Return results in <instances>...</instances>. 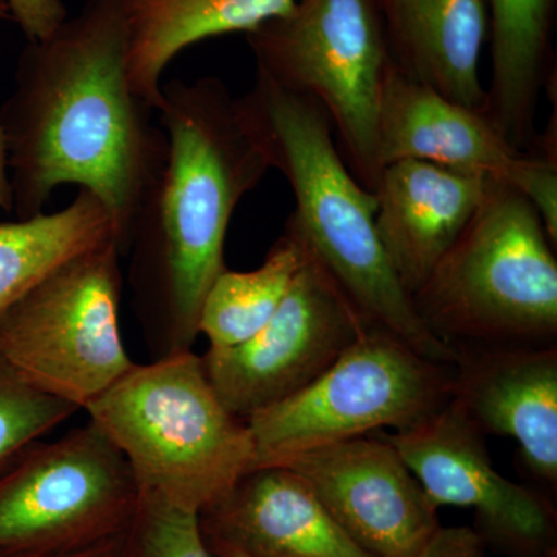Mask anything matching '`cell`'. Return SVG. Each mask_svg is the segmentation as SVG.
I'll use <instances>...</instances> for the list:
<instances>
[{
  "instance_id": "cell-1",
  "label": "cell",
  "mask_w": 557,
  "mask_h": 557,
  "mask_svg": "<svg viewBox=\"0 0 557 557\" xmlns=\"http://www.w3.org/2000/svg\"><path fill=\"white\" fill-rule=\"evenodd\" d=\"M156 110L127 76L123 0H86L46 39L28 42L0 109L13 212L46 211L61 186L108 209L121 252L168 153Z\"/></svg>"
},
{
  "instance_id": "cell-2",
  "label": "cell",
  "mask_w": 557,
  "mask_h": 557,
  "mask_svg": "<svg viewBox=\"0 0 557 557\" xmlns=\"http://www.w3.org/2000/svg\"><path fill=\"white\" fill-rule=\"evenodd\" d=\"M156 113L166 160L139 203L124 252L153 359L193 350L208 289L226 269L231 218L270 171L222 79L163 84Z\"/></svg>"
},
{
  "instance_id": "cell-3",
  "label": "cell",
  "mask_w": 557,
  "mask_h": 557,
  "mask_svg": "<svg viewBox=\"0 0 557 557\" xmlns=\"http://www.w3.org/2000/svg\"><path fill=\"white\" fill-rule=\"evenodd\" d=\"M236 108L270 170L281 172L295 194L285 230L324 267L362 321L421 357L456 364L457 351L424 325L399 284L376 234L375 194L348 170L325 110L259 70Z\"/></svg>"
},
{
  "instance_id": "cell-4",
  "label": "cell",
  "mask_w": 557,
  "mask_h": 557,
  "mask_svg": "<svg viewBox=\"0 0 557 557\" xmlns=\"http://www.w3.org/2000/svg\"><path fill=\"white\" fill-rule=\"evenodd\" d=\"M84 410L141 491L193 515L228 496L258 461L247 420L223 405L193 350L135 362Z\"/></svg>"
},
{
  "instance_id": "cell-5",
  "label": "cell",
  "mask_w": 557,
  "mask_h": 557,
  "mask_svg": "<svg viewBox=\"0 0 557 557\" xmlns=\"http://www.w3.org/2000/svg\"><path fill=\"white\" fill-rule=\"evenodd\" d=\"M523 194L493 180L482 207L412 296L446 346H552L557 338V260Z\"/></svg>"
},
{
  "instance_id": "cell-6",
  "label": "cell",
  "mask_w": 557,
  "mask_h": 557,
  "mask_svg": "<svg viewBox=\"0 0 557 557\" xmlns=\"http://www.w3.org/2000/svg\"><path fill=\"white\" fill-rule=\"evenodd\" d=\"M259 72L321 106L359 185L381 174L380 112L391 47L376 0H296L248 33Z\"/></svg>"
},
{
  "instance_id": "cell-7",
  "label": "cell",
  "mask_w": 557,
  "mask_h": 557,
  "mask_svg": "<svg viewBox=\"0 0 557 557\" xmlns=\"http://www.w3.org/2000/svg\"><path fill=\"white\" fill-rule=\"evenodd\" d=\"M453 380L454 366L421 357L387 330L366 325L313 383L247 418L256 468L384 428L417 426L453 399Z\"/></svg>"
},
{
  "instance_id": "cell-8",
  "label": "cell",
  "mask_w": 557,
  "mask_h": 557,
  "mask_svg": "<svg viewBox=\"0 0 557 557\" xmlns=\"http://www.w3.org/2000/svg\"><path fill=\"white\" fill-rule=\"evenodd\" d=\"M115 240L54 271L0 318V351L28 383L84 410L135 362L121 338Z\"/></svg>"
},
{
  "instance_id": "cell-9",
  "label": "cell",
  "mask_w": 557,
  "mask_h": 557,
  "mask_svg": "<svg viewBox=\"0 0 557 557\" xmlns=\"http://www.w3.org/2000/svg\"><path fill=\"white\" fill-rule=\"evenodd\" d=\"M141 487L97 423L33 443L0 469V549L60 553L129 530Z\"/></svg>"
},
{
  "instance_id": "cell-10",
  "label": "cell",
  "mask_w": 557,
  "mask_h": 557,
  "mask_svg": "<svg viewBox=\"0 0 557 557\" xmlns=\"http://www.w3.org/2000/svg\"><path fill=\"white\" fill-rule=\"evenodd\" d=\"M277 467L298 472L339 527L372 556H485L474 530L440 523L438 508L381 435L307 450Z\"/></svg>"
},
{
  "instance_id": "cell-11",
  "label": "cell",
  "mask_w": 557,
  "mask_h": 557,
  "mask_svg": "<svg viewBox=\"0 0 557 557\" xmlns=\"http://www.w3.org/2000/svg\"><path fill=\"white\" fill-rule=\"evenodd\" d=\"M366 325L309 252L265 327L237 346L209 347L201 364L223 405L247 420L313 383Z\"/></svg>"
},
{
  "instance_id": "cell-12",
  "label": "cell",
  "mask_w": 557,
  "mask_h": 557,
  "mask_svg": "<svg viewBox=\"0 0 557 557\" xmlns=\"http://www.w3.org/2000/svg\"><path fill=\"white\" fill-rule=\"evenodd\" d=\"M403 458L435 507L471 508L485 547L509 557H542L557 549L552 502L498 474L485 435L450 399L417 426L380 434Z\"/></svg>"
},
{
  "instance_id": "cell-13",
  "label": "cell",
  "mask_w": 557,
  "mask_h": 557,
  "mask_svg": "<svg viewBox=\"0 0 557 557\" xmlns=\"http://www.w3.org/2000/svg\"><path fill=\"white\" fill-rule=\"evenodd\" d=\"M381 170L421 160L508 183L531 201L557 245V161L520 152L479 110L442 97L392 62L380 112Z\"/></svg>"
},
{
  "instance_id": "cell-14",
  "label": "cell",
  "mask_w": 557,
  "mask_h": 557,
  "mask_svg": "<svg viewBox=\"0 0 557 557\" xmlns=\"http://www.w3.org/2000/svg\"><path fill=\"white\" fill-rule=\"evenodd\" d=\"M453 401L483 435L519 443L534 478L557 485V346L458 347Z\"/></svg>"
},
{
  "instance_id": "cell-15",
  "label": "cell",
  "mask_w": 557,
  "mask_h": 557,
  "mask_svg": "<svg viewBox=\"0 0 557 557\" xmlns=\"http://www.w3.org/2000/svg\"><path fill=\"white\" fill-rule=\"evenodd\" d=\"M491 182L421 160H398L381 170L373 190L375 230L410 298L482 207Z\"/></svg>"
},
{
  "instance_id": "cell-16",
  "label": "cell",
  "mask_w": 557,
  "mask_h": 557,
  "mask_svg": "<svg viewBox=\"0 0 557 557\" xmlns=\"http://www.w3.org/2000/svg\"><path fill=\"white\" fill-rule=\"evenodd\" d=\"M201 534L252 557H375L333 519L298 472L259 467L199 516Z\"/></svg>"
},
{
  "instance_id": "cell-17",
  "label": "cell",
  "mask_w": 557,
  "mask_h": 557,
  "mask_svg": "<svg viewBox=\"0 0 557 557\" xmlns=\"http://www.w3.org/2000/svg\"><path fill=\"white\" fill-rule=\"evenodd\" d=\"M392 60L410 78L465 108L485 112L480 57L486 0H376Z\"/></svg>"
},
{
  "instance_id": "cell-18",
  "label": "cell",
  "mask_w": 557,
  "mask_h": 557,
  "mask_svg": "<svg viewBox=\"0 0 557 557\" xmlns=\"http://www.w3.org/2000/svg\"><path fill=\"white\" fill-rule=\"evenodd\" d=\"M296 0H123L132 89L159 108L163 75L183 50L230 33H251Z\"/></svg>"
},
{
  "instance_id": "cell-19",
  "label": "cell",
  "mask_w": 557,
  "mask_h": 557,
  "mask_svg": "<svg viewBox=\"0 0 557 557\" xmlns=\"http://www.w3.org/2000/svg\"><path fill=\"white\" fill-rule=\"evenodd\" d=\"M486 7L493 79L483 113L512 148L533 153L539 97L552 79L555 0H486Z\"/></svg>"
},
{
  "instance_id": "cell-20",
  "label": "cell",
  "mask_w": 557,
  "mask_h": 557,
  "mask_svg": "<svg viewBox=\"0 0 557 557\" xmlns=\"http://www.w3.org/2000/svg\"><path fill=\"white\" fill-rule=\"evenodd\" d=\"M110 240L112 218L86 189L60 211L0 223V318L70 260Z\"/></svg>"
},
{
  "instance_id": "cell-21",
  "label": "cell",
  "mask_w": 557,
  "mask_h": 557,
  "mask_svg": "<svg viewBox=\"0 0 557 557\" xmlns=\"http://www.w3.org/2000/svg\"><path fill=\"white\" fill-rule=\"evenodd\" d=\"M307 259L306 247L285 230L259 269L223 270L201 306L199 335L209 347L237 346L255 336L276 314Z\"/></svg>"
},
{
  "instance_id": "cell-22",
  "label": "cell",
  "mask_w": 557,
  "mask_h": 557,
  "mask_svg": "<svg viewBox=\"0 0 557 557\" xmlns=\"http://www.w3.org/2000/svg\"><path fill=\"white\" fill-rule=\"evenodd\" d=\"M79 410L33 386L0 351V469Z\"/></svg>"
},
{
  "instance_id": "cell-23",
  "label": "cell",
  "mask_w": 557,
  "mask_h": 557,
  "mask_svg": "<svg viewBox=\"0 0 557 557\" xmlns=\"http://www.w3.org/2000/svg\"><path fill=\"white\" fill-rule=\"evenodd\" d=\"M134 534L141 557H219L201 534L199 516L172 507L145 491L134 520Z\"/></svg>"
},
{
  "instance_id": "cell-24",
  "label": "cell",
  "mask_w": 557,
  "mask_h": 557,
  "mask_svg": "<svg viewBox=\"0 0 557 557\" xmlns=\"http://www.w3.org/2000/svg\"><path fill=\"white\" fill-rule=\"evenodd\" d=\"M28 42L46 39L67 20L62 0H3Z\"/></svg>"
},
{
  "instance_id": "cell-25",
  "label": "cell",
  "mask_w": 557,
  "mask_h": 557,
  "mask_svg": "<svg viewBox=\"0 0 557 557\" xmlns=\"http://www.w3.org/2000/svg\"><path fill=\"white\" fill-rule=\"evenodd\" d=\"M0 557H141L139 556L137 539L134 534V523L129 530L116 536L106 539L98 544L90 545L72 552L60 553H32L9 552L0 549Z\"/></svg>"
},
{
  "instance_id": "cell-26",
  "label": "cell",
  "mask_w": 557,
  "mask_h": 557,
  "mask_svg": "<svg viewBox=\"0 0 557 557\" xmlns=\"http://www.w3.org/2000/svg\"><path fill=\"white\" fill-rule=\"evenodd\" d=\"M10 17L9 7L0 0V20ZM0 211L13 212V197H11V185L9 175V160H7L5 139H3L2 127H0Z\"/></svg>"
},
{
  "instance_id": "cell-27",
  "label": "cell",
  "mask_w": 557,
  "mask_h": 557,
  "mask_svg": "<svg viewBox=\"0 0 557 557\" xmlns=\"http://www.w3.org/2000/svg\"><path fill=\"white\" fill-rule=\"evenodd\" d=\"M205 541H207L208 547L219 557H252L240 552V549L231 547L228 544H223V542L209 541V539H205Z\"/></svg>"
},
{
  "instance_id": "cell-28",
  "label": "cell",
  "mask_w": 557,
  "mask_h": 557,
  "mask_svg": "<svg viewBox=\"0 0 557 557\" xmlns=\"http://www.w3.org/2000/svg\"><path fill=\"white\" fill-rule=\"evenodd\" d=\"M542 557H557V549H552V552L547 553V555Z\"/></svg>"
}]
</instances>
